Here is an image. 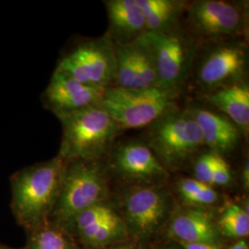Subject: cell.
I'll return each mask as SVG.
<instances>
[{
    "mask_svg": "<svg viewBox=\"0 0 249 249\" xmlns=\"http://www.w3.org/2000/svg\"><path fill=\"white\" fill-rule=\"evenodd\" d=\"M65 160H50L18 170L10 178L11 209L16 220L34 230L50 218L59 195Z\"/></svg>",
    "mask_w": 249,
    "mask_h": 249,
    "instance_id": "cell-1",
    "label": "cell"
},
{
    "mask_svg": "<svg viewBox=\"0 0 249 249\" xmlns=\"http://www.w3.org/2000/svg\"><path fill=\"white\" fill-rule=\"evenodd\" d=\"M58 120L62 139L57 156L64 160H103L124 132L101 104Z\"/></svg>",
    "mask_w": 249,
    "mask_h": 249,
    "instance_id": "cell-2",
    "label": "cell"
},
{
    "mask_svg": "<svg viewBox=\"0 0 249 249\" xmlns=\"http://www.w3.org/2000/svg\"><path fill=\"white\" fill-rule=\"evenodd\" d=\"M142 139L168 172L192 162L206 149L200 129L186 107L178 106L146 127Z\"/></svg>",
    "mask_w": 249,
    "mask_h": 249,
    "instance_id": "cell-3",
    "label": "cell"
},
{
    "mask_svg": "<svg viewBox=\"0 0 249 249\" xmlns=\"http://www.w3.org/2000/svg\"><path fill=\"white\" fill-rule=\"evenodd\" d=\"M248 42L244 38L232 39L199 45L188 82L201 96L248 81Z\"/></svg>",
    "mask_w": 249,
    "mask_h": 249,
    "instance_id": "cell-4",
    "label": "cell"
},
{
    "mask_svg": "<svg viewBox=\"0 0 249 249\" xmlns=\"http://www.w3.org/2000/svg\"><path fill=\"white\" fill-rule=\"evenodd\" d=\"M108 194L107 171L102 160H65L59 195L50 217L68 225L89 207L107 201Z\"/></svg>",
    "mask_w": 249,
    "mask_h": 249,
    "instance_id": "cell-5",
    "label": "cell"
},
{
    "mask_svg": "<svg viewBox=\"0 0 249 249\" xmlns=\"http://www.w3.org/2000/svg\"><path fill=\"white\" fill-rule=\"evenodd\" d=\"M182 25L199 45L246 39L249 34L248 5L225 0L187 2Z\"/></svg>",
    "mask_w": 249,
    "mask_h": 249,
    "instance_id": "cell-6",
    "label": "cell"
},
{
    "mask_svg": "<svg viewBox=\"0 0 249 249\" xmlns=\"http://www.w3.org/2000/svg\"><path fill=\"white\" fill-rule=\"evenodd\" d=\"M139 42L151 56L160 88L183 92L199 45L182 23L166 33H147Z\"/></svg>",
    "mask_w": 249,
    "mask_h": 249,
    "instance_id": "cell-7",
    "label": "cell"
},
{
    "mask_svg": "<svg viewBox=\"0 0 249 249\" xmlns=\"http://www.w3.org/2000/svg\"><path fill=\"white\" fill-rule=\"evenodd\" d=\"M181 93L160 87L145 89L109 87L101 105L124 131L145 129L178 107Z\"/></svg>",
    "mask_w": 249,
    "mask_h": 249,
    "instance_id": "cell-8",
    "label": "cell"
},
{
    "mask_svg": "<svg viewBox=\"0 0 249 249\" xmlns=\"http://www.w3.org/2000/svg\"><path fill=\"white\" fill-rule=\"evenodd\" d=\"M116 65L115 44L105 34L72 41L63 50L55 69L83 83L109 88L114 83Z\"/></svg>",
    "mask_w": 249,
    "mask_h": 249,
    "instance_id": "cell-9",
    "label": "cell"
},
{
    "mask_svg": "<svg viewBox=\"0 0 249 249\" xmlns=\"http://www.w3.org/2000/svg\"><path fill=\"white\" fill-rule=\"evenodd\" d=\"M119 204L127 232L148 237L158 231L168 217L173 199L168 187L161 183L126 187Z\"/></svg>",
    "mask_w": 249,
    "mask_h": 249,
    "instance_id": "cell-10",
    "label": "cell"
},
{
    "mask_svg": "<svg viewBox=\"0 0 249 249\" xmlns=\"http://www.w3.org/2000/svg\"><path fill=\"white\" fill-rule=\"evenodd\" d=\"M106 158L107 172L124 179L128 187L161 184L169 174L142 138L118 139Z\"/></svg>",
    "mask_w": 249,
    "mask_h": 249,
    "instance_id": "cell-11",
    "label": "cell"
},
{
    "mask_svg": "<svg viewBox=\"0 0 249 249\" xmlns=\"http://www.w3.org/2000/svg\"><path fill=\"white\" fill-rule=\"evenodd\" d=\"M107 89L83 83L55 69L41 101L58 118L101 104Z\"/></svg>",
    "mask_w": 249,
    "mask_h": 249,
    "instance_id": "cell-12",
    "label": "cell"
},
{
    "mask_svg": "<svg viewBox=\"0 0 249 249\" xmlns=\"http://www.w3.org/2000/svg\"><path fill=\"white\" fill-rule=\"evenodd\" d=\"M186 107L200 129L206 149L225 158L235 151L245 139L239 127L231 119L213 107L196 101L188 102Z\"/></svg>",
    "mask_w": 249,
    "mask_h": 249,
    "instance_id": "cell-13",
    "label": "cell"
},
{
    "mask_svg": "<svg viewBox=\"0 0 249 249\" xmlns=\"http://www.w3.org/2000/svg\"><path fill=\"white\" fill-rule=\"evenodd\" d=\"M115 51L116 74L112 87L127 89L160 87L151 56L139 41L127 45L115 44Z\"/></svg>",
    "mask_w": 249,
    "mask_h": 249,
    "instance_id": "cell-14",
    "label": "cell"
},
{
    "mask_svg": "<svg viewBox=\"0 0 249 249\" xmlns=\"http://www.w3.org/2000/svg\"><path fill=\"white\" fill-rule=\"evenodd\" d=\"M108 16L107 36L114 44L131 45L148 33L142 12L136 0L104 1Z\"/></svg>",
    "mask_w": 249,
    "mask_h": 249,
    "instance_id": "cell-15",
    "label": "cell"
},
{
    "mask_svg": "<svg viewBox=\"0 0 249 249\" xmlns=\"http://www.w3.org/2000/svg\"><path fill=\"white\" fill-rule=\"evenodd\" d=\"M168 233L179 243L217 246L221 232L211 213L205 209L187 207L173 216Z\"/></svg>",
    "mask_w": 249,
    "mask_h": 249,
    "instance_id": "cell-16",
    "label": "cell"
},
{
    "mask_svg": "<svg viewBox=\"0 0 249 249\" xmlns=\"http://www.w3.org/2000/svg\"><path fill=\"white\" fill-rule=\"evenodd\" d=\"M200 97L207 106L231 119L239 127L244 138L249 139V80L216 89Z\"/></svg>",
    "mask_w": 249,
    "mask_h": 249,
    "instance_id": "cell-17",
    "label": "cell"
},
{
    "mask_svg": "<svg viewBox=\"0 0 249 249\" xmlns=\"http://www.w3.org/2000/svg\"><path fill=\"white\" fill-rule=\"evenodd\" d=\"M142 12L148 33H166L182 23L186 0H136Z\"/></svg>",
    "mask_w": 249,
    "mask_h": 249,
    "instance_id": "cell-18",
    "label": "cell"
},
{
    "mask_svg": "<svg viewBox=\"0 0 249 249\" xmlns=\"http://www.w3.org/2000/svg\"><path fill=\"white\" fill-rule=\"evenodd\" d=\"M127 229L120 214L116 211L112 215L93 226L80 231V240L92 248H104L127 235Z\"/></svg>",
    "mask_w": 249,
    "mask_h": 249,
    "instance_id": "cell-19",
    "label": "cell"
},
{
    "mask_svg": "<svg viewBox=\"0 0 249 249\" xmlns=\"http://www.w3.org/2000/svg\"><path fill=\"white\" fill-rule=\"evenodd\" d=\"M176 190L179 198L187 207L205 209L216 204L220 199V195L214 186L193 178L179 179L176 184Z\"/></svg>",
    "mask_w": 249,
    "mask_h": 249,
    "instance_id": "cell-20",
    "label": "cell"
},
{
    "mask_svg": "<svg viewBox=\"0 0 249 249\" xmlns=\"http://www.w3.org/2000/svg\"><path fill=\"white\" fill-rule=\"evenodd\" d=\"M216 224L223 235L244 238L249 234V209L246 205L229 203L224 207Z\"/></svg>",
    "mask_w": 249,
    "mask_h": 249,
    "instance_id": "cell-21",
    "label": "cell"
},
{
    "mask_svg": "<svg viewBox=\"0 0 249 249\" xmlns=\"http://www.w3.org/2000/svg\"><path fill=\"white\" fill-rule=\"evenodd\" d=\"M26 249H74L64 231L44 224L30 230Z\"/></svg>",
    "mask_w": 249,
    "mask_h": 249,
    "instance_id": "cell-22",
    "label": "cell"
},
{
    "mask_svg": "<svg viewBox=\"0 0 249 249\" xmlns=\"http://www.w3.org/2000/svg\"><path fill=\"white\" fill-rule=\"evenodd\" d=\"M215 152L204 149L200 151L194 160L193 163V175L196 180L209 185H213V173Z\"/></svg>",
    "mask_w": 249,
    "mask_h": 249,
    "instance_id": "cell-23",
    "label": "cell"
},
{
    "mask_svg": "<svg viewBox=\"0 0 249 249\" xmlns=\"http://www.w3.org/2000/svg\"><path fill=\"white\" fill-rule=\"evenodd\" d=\"M232 174L231 166L226 159L215 153L213 185L217 187H227L231 183Z\"/></svg>",
    "mask_w": 249,
    "mask_h": 249,
    "instance_id": "cell-24",
    "label": "cell"
},
{
    "mask_svg": "<svg viewBox=\"0 0 249 249\" xmlns=\"http://www.w3.org/2000/svg\"><path fill=\"white\" fill-rule=\"evenodd\" d=\"M241 180H242V185L245 190L249 191V159L245 160L242 171H241Z\"/></svg>",
    "mask_w": 249,
    "mask_h": 249,
    "instance_id": "cell-25",
    "label": "cell"
},
{
    "mask_svg": "<svg viewBox=\"0 0 249 249\" xmlns=\"http://www.w3.org/2000/svg\"><path fill=\"white\" fill-rule=\"evenodd\" d=\"M179 244L184 249H219L217 246L210 245V244H202V243H196V244L179 243Z\"/></svg>",
    "mask_w": 249,
    "mask_h": 249,
    "instance_id": "cell-26",
    "label": "cell"
},
{
    "mask_svg": "<svg viewBox=\"0 0 249 249\" xmlns=\"http://www.w3.org/2000/svg\"><path fill=\"white\" fill-rule=\"evenodd\" d=\"M229 249H249L248 243L245 240L238 241L234 243Z\"/></svg>",
    "mask_w": 249,
    "mask_h": 249,
    "instance_id": "cell-27",
    "label": "cell"
},
{
    "mask_svg": "<svg viewBox=\"0 0 249 249\" xmlns=\"http://www.w3.org/2000/svg\"><path fill=\"white\" fill-rule=\"evenodd\" d=\"M109 249H134V248L129 245H119V246H116V247H113Z\"/></svg>",
    "mask_w": 249,
    "mask_h": 249,
    "instance_id": "cell-28",
    "label": "cell"
},
{
    "mask_svg": "<svg viewBox=\"0 0 249 249\" xmlns=\"http://www.w3.org/2000/svg\"><path fill=\"white\" fill-rule=\"evenodd\" d=\"M0 249H11V248H7V247H0Z\"/></svg>",
    "mask_w": 249,
    "mask_h": 249,
    "instance_id": "cell-29",
    "label": "cell"
}]
</instances>
